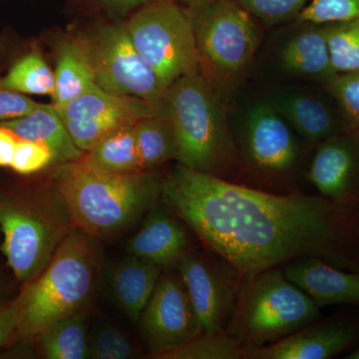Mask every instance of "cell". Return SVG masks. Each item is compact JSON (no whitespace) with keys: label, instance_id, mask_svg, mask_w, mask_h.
Returning <instances> with one entry per match:
<instances>
[{"label":"cell","instance_id":"cell-1","mask_svg":"<svg viewBox=\"0 0 359 359\" xmlns=\"http://www.w3.org/2000/svg\"><path fill=\"white\" fill-rule=\"evenodd\" d=\"M161 203L245 278L304 257L359 271L358 204L269 192L180 164L163 181Z\"/></svg>","mask_w":359,"mask_h":359},{"label":"cell","instance_id":"cell-2","mask_svg":"<svg viewBox=\"0 0 359 359\" xmlns=\"http://www.w3.org/2000/svg\"><path fill=\"white\" fill-rule=\"evenodd\" d=\"M163 181L154 171L105 173L76 161L59 166L54 189L75 226L99 240L127 230L160 204Z\"/></svg>","mask_w":359,"mask_h":359},{"label":"cell","instance_id":"cell-3","mask_svg":"<svg viewBox=\"0 0 359 359\" xmlns=\"http://www.w3.org/2000/svg\"><path fill=\"white\" fill-rule=\"evenodd\" d=\"M161 109L174 129L178 164L236 182L242 158L216 90L201 71L170 85Z\"/></svg>","mask_w":359,"mask_h":359},{"label":"cell","instance_id":"cell-4","mask_svg":"<svg viewBox=\"0 0 359 359\" xmlns=\"http://www.w3.org/2000/svg\"><path fill=\"white\" fill-rule=\"evenodd\" d=\"M96 238L75 228L44 271L21 292L18 334L34 339L46 328L82 311L95 285L99 252Z\"/></svg>","mask_w":359,"mask_h":359},{"label":"cell","instance_id":"cell-5","mask_svg":"<svg viewBox=\"0 0 359 359\" xmlns=\"http://www.w3.org/2000/svg\"><path fill=\"white\" fill-rule=\"evenodd\" d=\"M320 308L287 280L283 266L245 276L226 332L245 351L285 339L321 318Z\"/></svg>","mask_w":359,"mask_h":359},{"label":"cell","instance_id":"cell-6","mask_svg":"<svg viewBox=\"0 0 359 359\" xmlns=\"http://www.w3.org/2000/svg\"><path fill=\"white\" fill-rule=\"evenodd\" d=\"M75 228L54 188L51 195L33 202L0 203L2 252L20 282H33Z\"/></svg>","mask_w":359,"mask_h":359},{"label":"cell","instance_id":"cell-7","mask_svg":"<svg viewBox=\"0 0 359 359\" xmlns=\"http://www.w3.org/2000/svg\"><path fill=\"white\" fill-rule=\"evenodd\" d=\"M192 25L201 72L212 86L230 85L252 62L259 43L254 16L237 0L185 7Z\"/></svg>","mask_w":359,"mask_h":359},{"label":"cell","instance_id":"cell-8","mask_svg":"<svg viewBox=\"0 0 359 359\" xmlns=\"http://www.w3.org/2000/svg\"><path fill=\"white\" fill-rule=\"evenodd\" d=\"M126 27L137 50L167 86L201 71L190 18L174 0L149 2L137 9Z\"/></svg>","mask_w":359,"mask_h":359},{"label":"cell","instance_id":"cell-9","mask_svg":"<svg viewBox=\"0 0 359 359\" xmlns=\"http://www.w3.org/2000/svg\"><path fill=\"white\" fill-rule=\"evenodd\" d=\"M99 88L114 95L160 101L168 87L142 57L126 22L103 23L77 34Z\"/></svg>","mask_w":359,"mask_h":359},{"label":"cell","instance_id":"cell-10","mask_svg":"<svg viewBox=\"0 0 359 359\" xmlns=\"http://www.w3.org/2000/svg\"><path fill=\"white\" fill-rule=\"evenodd\" d=\"M189 250L176 269L205 334L226 332L245 276L223 257Z\"/></svg>","mask_w":359,"mask_h":359},{"label":"cell","instance_id":"cell-11","mask_svg":"<svg viewBox=\"0 0 359 359\" xmlns=\"http://www.w3.org/2000/svg\"><path fill=\"white\" fill-rule=\"evenodd\" d=\"M241 149L243 166L269 183L289 179L301 157V147L285 118L269 103L250 110Z\"/></svg>","mask_w":359,"mask_h":359},{"label":"cell","instance_id":"cell-12","mask_svg":"<svg viewBox=\"0 0 359 359\" xmlns=\"http://www.w3.org/2000/svg\"><path fill=\"white\" fill-rule=\"evenodd\" d=\"M139 320L153 358L203 334L197 314L176 269L163 271Z\"/></svg>","mask_w":359,"mask_h":359},{"label":"cell","instance_id":"cell-13","mask_svg":"<svg viewBox=\"0 0 359 359\" xmlns=\"http://www.w3.org/2000/svg\"><path fill=\"white\" fill-rule=\"evenodd\" d=\"M359 344V311L334 314L299 328L285 339L245 351V359H328Z\"/></svg>","mask_w":359,"mask_h":359},{"label":"cell","instance_id":"cell-14","mask_svg":"<svg viewBox=\"0 0 359 359\" xmlns=\"http://www.w3.org/2000/svg\"><path fill=\"white\" fill-rule=\"evenodd\" d=\"M313 150L306 179L323 197L359 205V139L337 135Z\"/></svg>","mask_w":359,"mask_h":359},{"label":"cell","instance_id":"cell-15","mask_svg":"<svg viewBox=\"0 0 359 359\" xmlns=\"http://www.w3.org/2000/svg\"><path fill=\"white\" fill-rule=\"evenodd\" d=\"M283 271L320 309L332 304L359 306V271L337 268L314 257L292 259Z\"/></svg>","mask_w":359,"mask_h":359},{"label":"cell","instance_id":"cell-16","mask_svg":"<svg viewBox=\"0 0 359 359\" xmlns=\"http://www.w3.org/2000/svg\"><path fill=\"white\" fill-rule=\"evenodd\" d=\"M191 250L190 238L167 205L158 204L148 212L140 230L129 241L131 256L157 264L162 269H176L181 257Z\"/></svg>","mask_w":359,"mask_h":359},{"label":"cell","instance_id":"cell-17","mask_svg":"<svg viewBox=\"0 0 359 359\" xmlns=\"http://www.w3.org/2000/svg\"><path fill=\"white\" fill-rule=\"evenodd\" d=\"M273 105L309 147L314 149L332 137L346 134L337 103L327 92L325 96L290 94L278 98Z\"/></svg>","mask_w":359,"mask_h":359},{"label":"cell","instance_id":"cell-18","mask_svg":"<svg viewBox=\"0 0 359 359\" xmlns=\"http://www.w3.org/2000/svg\"><path fill=\"white\" fill-rule=\"evenodd\" d=\"M18 139L36 142L51 151L54 164H69L83 157L54 105L39 104L29 114L0 122Z\"/></svg>","mask_w":359,"mask_h":359},{"label":"cell","instance_id":"cell-19","mask_svg":"<svg viewBox=\"0 0 359 359\" xmlns=\"http://www.w3.org/2000/svg\"><path fill=\"white\" fill-rule=\"evenodd\" d=\"M55 108L63 121L119 119L124 122L135 123L144 118L156 116L162 117L161 100L149 101L135 97L114 95L99 87Z\"/></svg>","mask_w":359,"mask_h":359},{"label":"cell","instance_id":"cell-20","mask_svg":"<svg viewBox=\"0 0 359 359\" xmlns=\"http://www.w3.org/2000/svg\"><path fill=\"white\" fill-rule=\"evenodd\" d=\"M163 271L157 264L131 256L117 264L111 276L113 297L132 320H140Z\"/></svg>","mask_w":359,"mask_h":359},{"label":"cell","instance_id":"cell-21","mask_svg":"<svg viewBox=\"0 0 359 359\" xmlns=\"http://www.w3.org/2000/svg\"><path fill=\"white\" fill-rule=\"evenodd\" d=\"M309 27L287 40L280 51V62L290 72L318 80L321 84L334 76L323 25Z\"/></svg>","mask_w":359,"mask_h":359},{"label":"cell","instance_id":"cell-22","mask_svg":"<svg viewBox=\"0 0 359 359\" xmlns=\"http://www.w3.org/2000/svg\"><path fill=\"white\" fill-rule=\"evenodd\" d=\"M135 124L124 125L111 132L78 161L85 167L105 173L144 172L137 148Z\"/></svg>","mask_w":359,"mask_h":359},{"label":"cell","instance_id":"cell-23","mask_svg":"<svg viewBox=\"0 0 359 359\" xmlns=\"http://www.w3.org/2000/svg\"><path fill=\"white\" fill-rule=\"evenodd\" d=\"M53 105L60 107L86 92L98 88L86 54L76 37L65 39L57 47Z\"/></svg>","mask_w":359,"mask_h":359},{"label":"cell","instance_id":"cell-24","mask_svg":"<svg viewBox=\"0 0 359 359\" xmlns=\"http://www.w3.org/2000/svg\"><path fill=\"white\" fill-rule=\"evenodd\" d=\"M39 353L46 359L89 358V339L82 311L56 321L35 337Z\"/></svg>","mask_w":359,"mask_h":359},{"label":"cell","instance_id":"cell-25","mask_svg":"<svg viewBox=\"0 0 359 359\" xmlns=\"http://www.w3.org/2000/svg\"><path fill=\"white\" fill-rule=\"evenodd\" d=\"M137 148L144 171H154L176 160L177 142L171 122L165 117L144 118L135 124Z\"/></svg>","mask_w":359,"mask_h":359},{"label":"cell","instance_id":"cell-26","mask_svg":"<svg viewBox=\"0 0 359 359\" xmlns=\"http://www.w3.org/2000/svg\"><path fill=\"white\" fill-rule=\"evenodd\" d=\"M6 88L21 94L53 96L55 76L39 52H32L14 63L1 78Z\"/></svg>","mask_w":359,"mask_h":359},{"label":"cell","instance_id":"cell-27","mask_svg":"<svg viewBox=\"0 0 359 359\" xmlns=\"http://www.w3.org/2000/svg\"><path fill=\"white\" fill-rule=\"evenodd\" d=\"M245 349L226 332L201 334L158 359H245Z\"/></svg>","mask_w":359,"mask_h":359},{"label":"cell","instance_id":"cell-28","mask_svg":"<svg viewBox=\"0 0 359 359\" xmlns=\"http://www.w3.org/2000/svg\"><path fill=\"white\" fill-rule=\"evenodd\" d=\"M323 26L335 73L359 72V20Z\"/></svg>","mask_w":359,"mask_h":359},{"label":"cell","instance_id":"cell-29","mask_svg":"<svg viewBox=\"0 0 359 359\" xmlns=\"http://www.w3.org/2000/svg\"><path fill=\"white\" fill-rule=\"evenodd\" d=\"M323 87L337 103L346 134L359 139V72L335 74Z\"/></svg>","mask_w":359,"mask_h":359},{"label":"cell","instance_id":"cell-30","mask_svg":"<svg viewBox=\"0 0 359 359\" xmlns=\"http://www.w3.org/2000/svg\"><path fill=\"white\" fill-rule=\"evenodd\" d=\"M359 20V0H311L297 20L302 23L327 25Z\"/></svg>","mask_w":359,"mask_h":359},{"label":"cell","instance_id":"cell-31","mask_svg":"<svg viewBox=\"0 0 359 359\" xmlns=\"http://www.w3.org/2000/svg\"><path fill=\"white\" fill-rule=\"evenodd\" d=\"M255 18L266 25L297 20L311 0H237Z\"/></svg>","mask_w":359,"mask_h":359},{"label":"cell","instance_id":"cell-32","mask_svg":"<svg viewBox=\"0 0 359 359\" xmlns=\"http://www.w3.org/2000/svg\"><path fill=\"white\" fill-rule=\"evenodd\" d=\"M137 354L131 341L117 328H100L89 340V358L130 359Z\"/></svg>","mask_w":359,"mask_h":359},{"label":"cell","instance_id":"cell-33","mask_svg":"<svg viewBox=\"0 0 359 359\" xmlns=\"http://www.w3.org/2000/svg\"><path fill=\"white\" fill-rule=\"evenodd\" d=\"M54 164L51 151L36 142L20 139L16 144L11 168L22 175H30L41 171Z\"/></svg>","mask_w":359,"mask_h":359},{"label":"cell","instance_id":"cell-34","mask_svg":"<svg viewBox=\"0 0 359 359\" xmlns=\"http://www.w3.org/2000/svg\"><path fill=\"white\" fill-rule=\"evenodd\" d=\"M39 105L25 94L6 88L0 78V122L23 117Z\"/></svg>","mask_w":359,"mask_h":359},{"label":"cell","instance_id":"cell-35","mask_svg":"<svg viewBox=\"0 0 359 359\" xmlns=\"http://www.w3.org/2000/svg\"><path fill=\"white\" fill-rule=\"evenodd\" d=\"M21 321V295L0 304V348L18 334Z\"/></svg>","mask_w":359,"mask_h":359},{"label":"cell","instance_id":"cell-36","mask_svg":"<svg viewBox=\"0 0 359 359\" xmlns=\"http://www.w3.org/2000/svg\"><path fill=\"white\" fill-rule=\"evenodd\" d=\"M94 2L111 15L122 16L146 6L153 0H93Z\"/></svg>","mask_w":359,"mask_h":359},{"label":"cell","instance_id":"cell-37","mask_svg":"<svg viewBox=\"0 0 359 359\" xmlns=\"http://www.w3.org/2000/svg\"><path fill=\"white\" fill-rule=\"evenodd\" d=\"M18 140L13 132L0 126V167H11Z\"/></svg>","mask_w":359,"mask_h":359},{"label":"cell","instance_id":"cell-38","mask_svg":"<svg viewBox=\"0 0 359 359\" xmlns=\"http://www.w3.org/2000/svg\"><path fill=\"white\" fill-rule=\"evenodd\" d=\"M174 1L179 4H183L185 7H191L209 4V2L215 1V0H174Z\"/></svg>","mask_w":359,"mask_h":359},{"label":"cell","instance_id":"cell-39","mask_svg":"<svg viewBox=\"0 0 359 359\" xmlns=\"http://www.w3.org/2000/svg\"><path fill=\"white\" fill-rule=\"evenodd\" d=\"M347 359H359V346L346 356Z\"/></svg>","mask_w":359,"mask_h":359},{"label":"cell","instance_id":"cell-40","mask_svg":"<svg viewBox=\"0 0 359 359\" xmlns=\"http://www.w3.org/2000/svg\"></svg>","mask_w":359,"mask_h":359}]
</instances>
